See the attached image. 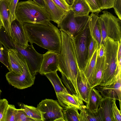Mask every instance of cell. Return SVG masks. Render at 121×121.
<instances>
[{
  "mask_svg": "<svg viewBox=\"0 0 121 121\" xmlns=\"http://www.w3.org/2000/svg\"><path fill=\"white\" fill-rule=\"evenodd\" d=\"M58 54L48 50L43 54V60L39 73L42 75L58 70Z\"/></svg>",
  "mask_w": 121,
  "mask_h": 121,
  "instance_id": "cell-12",
  "label": "cell"
},
{
  "mask_svg": "<svg viewBox=\"0 0 121 121\" xmlns=\"http://www.w3.org/2000/svg\"><path fill=\"white\" fill-rule=\"evenodd\" d=\"M28 42L58 54L61 46L60 31L50 21L23 23Z\"/></svg>",
  "mask_w": 121,
  "mask_h": 121,
  "instance_id": "cell-1",
  "label": "cell"
},
{
  "mask_svg": "<svg viewBox=\"0 0 121 121\" xmlns=\"http://www.w3.org/2000/svg\"><path fill=\"white\" fill-rule=\"evenodd\" d=\"M121 43H119L117 52V58L118 61L121 58Z\"/></svg>",
  "mask_w": 121,
  "mask_h": 121,
  "instance_id": "cell-43",
  "label": "cell"
},
{
  "mask_svg": "<svg viewBox=\"0 0 121 121\" xmlns=\"http://www.w3.org/2000/svg\"><path fill=\"white\" fill-rule=\"evenodd\" d=\"M101 10L113 8L115 0H97Z\"/></svg>",
  "mask_w": 121,
  "mask_h": 121,
  "instance_id": "cell-38",
  "label": "cell"
},
{
  "mask_svg": "<svg viewBox=\"0 0 121 121\" xmlns=\"http://www.w3.org/2000/svg\"><path fill=\"white\" fill-rule=\"evenodd\" d=\"M99 93L98 90L95 88H92L88 102L86 104L87 108L92 111L97 110L103 98Z\"/></svg>",
  "mask_w": 121,
  "mask_h": 121,
  "instance_id": "cell-22",
  "label": "cell"
},
{
  "mask_svg": "<svg viewBox=\"0 0 121 121\" xmlns=\"http://www.w3.org/2000/svg\"><path fill=\"white\" fill-rule=\"evenodd\" d=\"M8 51V60L11 70L18 75L22 74L23 67L22 60L16 49H9Z\"/></svg>",
  "mask_w": 121,
  "mask_h": 121,
  "instance_id": "cell-19",
  "label": "cell"
},
{
  "mask_svg": "<svg viewBox=\"0 0 121 121\" xmlns=\"http://www.w3.org/2000/svg\"><path fill=\"white\" fill-rule=\"evenodd\" d=\"M16 109L14 105L9 104L4 114L3 121H15Z\"/></svg>",
  "mask_w": 121,
  "mask_h": 121,
  "instance_id": "cell-30",
  "label": "cell"
},
{
  "mask_svg": "<svg viewBox=\"0 0 121 121\" xmlns=\"http://www.w3.org/2000/svg\"><path fill=\"white\" fill-rule=\"evenodd\" d=\"M18 54L23 64L22 73L18 75L11 70L6 73L5 77L9 84L14 88L23 89L31 87L33 85L35 77H33L31 74L24 57L18 52Z\"/></svg>",
  "mask_w": 121,
  "mask_h": 121,
  "instance_id": "cell-9",
  "label": "cell"
},
{
  "mask_svg": "<svg viewBox=\"0 0 121 121\" xmlns=\"http://www.w3.org/2000/svg\"><path fill=\"white\" fill-rule=\"evenodd\" d=\"M61 46L58 54V70L71 82L76 94L81 97L77 84V78L79 69L72 39L66 34L60 31Z\"/></svg>",
  "mask_w": 121,
  "mask_h": 121,
  "instance_id": "cell-2",
  "label": "cell"
},
{
  "mask_svg": "<svg viewBox=\"0 0 121 121\" xmlns=\"http://www.w3.org/2000/svg\"><path fill=\"white\" fill-rule=\"evenodd\" d=\"M8 104V102L5 99H0V121H3L4 114Z\"/></svg>",
  "mask_w": 121,
  "mask_h": 121,
  "instance_id": "cell-37",
  "label": "cell"
},
{
  "mask_svg": "<svg viewBox=\"0 0 121 121\" xmlns=\"http://www.w3.org/2000/svg\"><path fill=\"white\" fill-rule=\"evenodd\" d=\"M113 8L118 18L121 20V0H115Z\"/></svg>",
  "mask_w": 121,
  "mask_h": 121,
  "instance_id": "cell-40",
  "label": "cell"
},
{
  "mask_svg": "<svg viewBox=\"0 0 121 121\" xmlns=\"http://www.w3.org/2000/svg\"><path fill=\"white\" fill-rule=\"evenodd\" d=\"M85 0L90 8V12L99 13L101 11L97 0Z\"/></svg>",
  "mask_w": 121,
  "mask_h": 121,
  "instance_id": "cell-33",
  "label": "cell"
},
{
  "mask_svg": "<svg viewBox=\"0 0 121 121\" xmlns=\"http://www.w3.org/2000/svg\"><path fill=\"white\" fill-rule=\"evenodd\" d=\"M15 16L16 19L22 23H41L52 21L46 9L32 0L18 3Z\"/></svg>",
  "mask_w": 121,
  "mask_h": 121,
  "instance_id": "cell-4",
  "label": "cell"
},
{
  "mask_svg": "<svg viewBox=\"0 0 121 121\" xmlns=\"http://www.w3.org/2000/svg\"><path fill=\"white\" fill-rule=\"evenodd\" d=\"M33 0L40 6L45 8V4L43 0Z\"/></svg>",
  "mask_w": 121,
  "mask_h": 121,
  "instance_id": "cell-42",
  "label": "cell"
},
{
  "mask_svg": "<svg viewBox=\"0 0 121 121\" xmlns=\"http://www.w3.org/2000/svg\"><path fill=\"white\" fill-rule=\"evenodd\" d=\"M119 43L108 37L105 39L104 69L100 86L112 84L121 73V63H118L117 58Z\"/></svg>",
  "mask_w": 121,
  "mask_h": 121,
  "instance_id": "cell-3",
  "label": "cell"
},
{
  "mask_svg": "<svg viewBox=\"0 0 121 121\" xmlns=\"http://www.w3.org/2000/svg\"><path fill=\"white\" fill-rule=\"evenodd\" d=\"M78 110L74 107L63 108V114L64 121H79Z\"/></svg>",
  "mask_w": 121,
  "mask_h": 121,
  "instance_id": "cell-28",
  "label": "cell"
},
{
  "mask_svg": "<svg viewBox=\"0 0 121 121\" xmlns=\"http://www.w3.org/2000/svg\"><path fill=\"white\" fill-rule=\"evenodd\" d=\"M9 2L8 0H0V17L3 23V26L13 39V34L11 26Z\"/></svg>",
  "mask_w": 121,
  "mask_h": 121,
  "instance_id": "cell-17",
  "label": "cell"
},
{
  "mask_svg": "<svg viewBox=\"0 0 121 121\" xmlns=\"http://www.w3.org/2000/svg\"><path fill=\"white\" fill-rule=\"evenodd\" d=\"M75 0H65L67 3L69 5L71 6Z\"/></svg>",
  "mask_w": 121,
  "mask_h": 121,
  "instance_id": "cell-44",
  "label": "cell"
},
{
  "mask_svg": "<svg viewBox=\"0 0 121 121\" xmlns=\"http://www.w3.org/2000/svg\"><path fill=\"white\" fill-rule=\"evenodd\" d=\"M98 13H92L89 15L88 27L91 37L98 43L97 49L103 44L100 26L98 22Z\"/></svg>",
  "mask_w": 121,
  "mask_h": 121,
  "instance_id": "cell-16",
  "label": "cell"
},
{
  "mask_svg": "<svg viewBox=\"0 0 121 121\" xmlns=\"http://www.w3.org/2000/svg\"><path fill=\"white\" fill-rule=\"evenodd\" d=\"M58 7L67 12L71 9V6L69 5L65 0H52Z\"/></svg>",
  "mask_w": 121,
  "mask_h": 121,
  "instance_id": "cell-39",
  "label": "cell"
},
{
  "mask_svg": "<svg viewBox=\"0 0 121 121\" xmlns=\"http://www.w3.org/2000/svg\"><path fill=\"white\" fill-rule=\"evenodd\" d=\"M57 72L47 73L45 75L51 83L56 93L61 92L69 93L62 83L61 79L58 76Z\"/></svg>",
  "mask_w": 121,
  "mask_h": 121,
  "instance_id": "cell-24",
  "label": "cell"
},
{
  "mask_svg": "<svg viewBox=\"0 0 121 121\" xmlns=\"http://www.w3.org/2000/svg\"><path fill=\"white\" fill-rule=\"evenodd\" d=\"M18 1L19 0H10L9 2L10 18L11 23L16 19L15 11Z\"/></svg>",
  "mask_w": 121,
  "mask_h": 121,
  "instance_id": "cell-35",
  "label": "cell"
},
{
  "mask_svg": "<svg viewBox=\"0 0 121 121\" xmlns=\"http://www.w3.org/2000/svg\"><path fill=\"white\" fill-rule=\"evenodd\" d=\"M0 61L7 68L9 71L11 70L9 62L8 50L3 46L0 42Z\"/></svg>",
  "mask_w": 121,
  "mask_h": 121,
  "instance_id": "cell-29",
  "label": "cell"
},
{
  "mask_svg": "<svg viewBox=\"0 0 121 121\" xmlns=\"http://www.w3.org/2000/svg\"><path fill=\"white\" fill-rule=\"evenodd\" d=\"M62 75L61 81L65 86L68 93L71 94H76L74 88L72 83L63 73Z\"/></svg>",
  "mask_w": 121,
  "mask_h": 121,
  "instance_id": "cell-34",
  "label": "cell"
},
{
  "mask_svg": "<svg viewBox=\"0 0 121 121\" xmlns=\"http://www.w3.org/2000/svg\"><path fill=\"white\" fill-rule=\"evenodd\" d=\"M104 56L100 57L97 54L95 68L91 85L92 88L100 84L104 71Z\"/></svg>",
  "mask_w": 121,
  "mask_h": 121,
  "instance_id": "cell-21",
  "label": "cell"
},
{
  "mask_svg": "<svg viewBox=\"0 0 121 121\" xmlns=\"http://www.w3.org/2000/svg\"><path fill=\"white\" fill-rule=\"evenodd\" d=\"M116 99H113L112 108V121H121V110H119L116 104Z\"/></svg>",
  "mask_w": 121,
  "mask_h": 121,
  "instance_id": "cell-32",
  "label": "cell"
},
{
  "mask_svg": "<svg viewBox=\"0 0 121 121\" xmlns=\"http://www.w3.org/2000/svg\"><path fill=\"white\" fill-rule=\"evenodd\" d=\"M15 121H35L28 116L22 108L16 109Z\"/></svg>",
  "mask_w": 121,
  "mask_h": 121,
  "instance_id": "cell-31",
  "label": "cell"
},
{
  "mask_svg": "<svg viewBox=\"0 0 121 121\" xmlns=\"http://www.w3.org/2000/svg\"><path fill=\"white\" fill-rule=\"evenodd\" d=\"M79 121H104L103 116L99 108L95 111L87 108L86 106L80 110Z\"/></svg>",
  "mask_w": 121,
  "mask_h": 121,
  "instance_id": "cell-20",
  "label": "cell"
},
{
  "mask_svg": "<svg viewBox=\"0 0 121 121\" xmlns=\"http://www.w3.org/2000/svg\"><path fill=\"white\" fill-rule=\"evenodd\" d=\"M18 104L28 116L35 121H43L41 112L37 108L21 103Z\"/></svg>",
  "mask_w": 121,
  "mask_h": 121,
  "instance_id": "cell-27",
  "label": "cell"
},
{
  "mask_svg": "<svg viewBox=\"0 0 121 121\" xmlns=\"http://www.w3.org/2000/svg\"><path fill=\"white\" fill-rule=\"evenodd\" d=\"M56 94L59 104L63 108L74 107L80 111L86 106L82 99L76 94L61 92Z\"/></svg>",
  "mask_w": 121,
  "mask_h": 121,
  "instance_id": "cell-13",
  "label": "cell"
},
{
  "mask_svg": "<svg viewBox=\"0 0 121 121\" xmlns=\"http://www.w3.org/2000/svg\"><path fill=\"white\" fill-rule=\"evenodd\" d=\"M9 0V1L10 0Z\"/></svg>",
  "mask_w": 121,
  "mask_h": 121,
  "instance_id": "cell-47",
  "label": "cell"
},
{
  "mask_svg": "<svg viewBox=\"0 0 121 121\" xmlns=\"http://www.w3.org/2000/svg\"><path fill=\"white\" fill-rule=\"evenodd\" d=\"M43 0L45 8L48 12L52 21L58 24L67 12L57 6L52 0Z\"/></svg>",
  "mask_w": 121,
  "mask_h": 121,
  "instance_id": "cell-18",
  "label": "cell"
},
{
  "mask_svg": "<svg viewBox=\"0 0 121 121\" xmlns=\"http://www.w3.org/2000/svg\"><path fill=\"white\" fill-rule=\"evenodd\" d=\"M88 27L80 34L72 39L79 69L83 71L88 61V48L91 39Z\"/></svg>",
  "mask_w": 121,
  "mask_h": 121,
  "instance_id": "cell-8",
  "label": "cell"
},
{
  "mask_svg": "<svg viewBox=\"0 0 121 121\" xmlns=\"http://www.w3.org/2000/svg\"><path fill=\"white\" fill-rule=\"evenodd\" d=\"M97 51V48L94 52L89 62L87 63L83 71L91 86L96 66Z\"/></svg>",
  "mask_w": 121,
  "mask_h": 121,
  "instance_id": "cell-26",
  "label": "cell"
},
{
  "mask_svg": "<svg viewBox=\"0 0 121 121\" xmlns=\"http://www.w3.org/2000/svg\"><path fill=\"white\" fill-rule=\"evenodd\" d=\"M99 108L103 116L104 121H112V108L113 99L103 97Z\"/></svg>",
  "mask_w": 121,
  "mask_h": 121,
  "instance_id": "cell-25",
  "label": "cell"
},
{
  "mask_svg": "<svg viewBox=\"0 0 121 121\" xmlns=\"http://www.w3.org/2000/svg\"><path fill=\"white\" fill-rule=\"evenodd\" d=\"M75 16L88 15L90 10L85 0H75L71 6Z\"/></svg>",
  "mask_w": 121,
  "mask_h": 121,
  "instance_id": "cell-23",
  "label": "cell"
},
{
  "mask_svg": "<svg viewBox=\"0 0 121 121\" xmlns=\"http://www.w3.org/2000/svg\"><path fill=\"white\" fill-rule=\"evenodd\" d=\"M89 15L75 16L71 10L67 12L57 24L59 30L65 33L72 39L88 27Z\"/></svg>",
  "mask_w": 121,
  "mask_h": 121,
  "instance_id": "cell-6",
  "label": "cell"
},
{
  "mask_svg": "<svg viewBox=\"0 0 121 121\" xmlns=\"http://www.w3.org/2000/svg\"><path fill=\"white\" fill-rule=\"evenodd\" d=\"M3 45L7 50L16 49L18 53L25 59L32 76L35 77L41 66L43 60V54L37 52L32 44L28 45L25 48L21 47L16 44L9 36L5 39Z\"/></svg>",
  "mask_w": 121,
  "mask_h": 121,
  "instance_id": "cell-5",
  "label": "cell"
},
{
  "mask_svg": "<svg viewBox=\"0 0 121 121\" xmlns=\"http://www.w3.org/2000/svg\"><path fill=\"white\" fill-rule=\"evenodd\" d=\"M104 45L102 44L100 46L98 49L97 54L100 57H102L104 56Z\"/></svg>",
  "mask_w": 121,
  "mask_h": 121,
  "instance_id": "cell-41",
  "label": "cell"
},
{
  "mask_svg": "<svg viewBox=\"0 0 121 121\" xmlns=\"http://www.w3.org/2000/svg\"><path fill=\"white\" fill-rule=\"evenodd\" d=\"M3 24L1 19L0 17V29L3 26Z\"/></svg>",
  "mask_w": 121,
  "mask_h": 121,
  "instance_id": "cell-45",
  "label": "cell"
},
{
  "mask_svg": "<svg viewBox=\"0 0 121 121\" xmlns=\"http://www.w3.org/2000/svg\"><path fill=\"white\" fill-rule=\"evenodd\" d=\"M94 87L97 89L103 97L115 98L118 100L120 107L121 106V74L119 75L116 80L112 84L103 86L98 85Z\"/></svg>",
  "mask_w": 121,
  "mask_h": 121,
  "instance_id": "cell-11",
  "label": "cell"
},
{
  "mask_svg": "<svg viewBox=\"0 0 121 121\" xmlns=\"http://www.w3.org/2000/svg\"><path fill=\"white\" fill-rule=\"evenodd\" d=\"M77 84L78 90L82 100L86 104L88 102L92 89L83 72L79 69L78 74Z\"/></svg>",
  "mask_w": 121,
  "mask_h": 121,
  "instance_id": "cell-14",
  "label": "cell"
},
{
  "mask_svg": "<svg viewBox=\"0 0 121 121\" xmlns=\"http://www.w3.org/2000/svg\"><path fill=\"white\" fill-rule=\"evenodd\" d=\"M37 108L41 112L43 121H64L63 108L56 100L46 99L39 102Z\"/></svg>",
  "mask_w": 121,
  "mask_h": 121,
  "instance_id": "cell-10",
  "label": "cell"
},
{
  "mask_svg": "<svg viewBox=\"0 0 121 121\" xmlns=\"http://www.w3.org/2000/svg\"><path fill=\"white\" fill-rule=\"evenodd\" d=\"M1 92H2V91L1 90H0V95H1Z\"/></svg>",
  "mask_w": 121,
  "mask_h": 121,
  "instance_id": "cell-46",
  "label": "cell"
},
{
  "mask_svg": "<svg viewBox=\"0 0 121 121\" xmlns=\"http://www.w3.org/2000/svg\"><path fill=\"white\" fill-rule=\"evenodd\" d=\"M11 27L13 34V39L21 47L25 48L29 45L23 23L20 22L16 19L11 23Z\"/></svg>",
  "mask_w": 121,
  "mask_h": 121,
  "instance_id": "cell-15",
  "label": "cell"
},
{
  "mask_svg": "<svg viewBox=\"0 0 121 121\" xmlns=\"http://www.w3.org/2000/svg\"><path fill=\"white\" fill-rule=\"evenodd\" d=\"M102 13L98 17V22L103 44L107 37L121 43V20L107 11Z\"/></svg>",
  "mask_w": 121,
  "mask_h": 121,
  "instance_id": "cell-7",
  "label": "cell"
},
{
  "mask_svg": "<svg viewBox=\"0 0 121 121\" xmlns=\"http://www.w3.org/2000/svg\"><path fill=\"white\" fill-rule=\"evenodd\" d=\"M97 47L98 43L97 42L91 37L88 48V61L87 63L89 62L93 53Z\"/></svg>",
  "mask_w": 121,
  "mask_h": 121,
  "instance_id": "cell-36",
  "label": "cell"
}]
</instances>
